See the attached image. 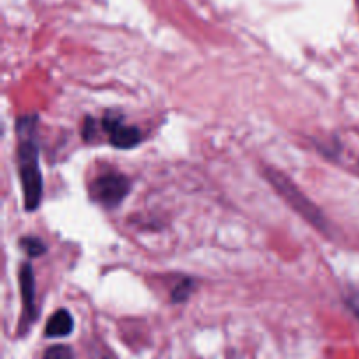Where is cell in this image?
Returning <instances> with one entry per match:
<instances>
[{
	"label": "cell",
	"instance_id": "3",
	"mask_svg": "<svg viewBox=\"0 0 359 359\" xmlns=\"http://www.w3.org/2000/svg\"><path fill=\"white\" fill-rule=\"evenodd\" d=\"M130 191V181L118 172H107L95 177L90 184V195L100 205L112 209L125 200Z\"/></svg>",
	"mask_w": 359,
	"mask_h": 359
},
{
	"label": "cell",
	"instance_id": "6",
	"mask_svg": "<svg viewBox=\"0 0 359 359\" xmlns=\"http://www.w3.org/2000/svg\"><path fill=\"white\" fill-rule=\"evenodd\" d=\"M72 330V316H70V312L65 311V309H60V311H56L55 314L48 319V325H46V337H48V339H60V337L70 335Z\"/></svg>",
	"mask_w": 359,
	"mask_h": 359
},
{
	"label": "cell",
	"instance_id": "1",
	"mask_svg": "<svg viewBox=\"0 0 359 359\" xmlns=\"http://www.w3.org/2000/svg\"><path fill=\"white\" fill-rule=\"evenodd\" d=\"M34 119H20L18 123V172L23 189L25 209L28 212L37 210L42 200V172L39 167V146L35 140Z\"/></svg>",
	"mask_w": 359,
	"mask_h": 359
},
{
	"label": "cell",
	"instance_id": "10",
	"mask_svg": "<svg viewBox=\"0 0 359 359\" xmlns=\"http://www.w3.org/2000/svg\"><path fill=\"white\" fill-rule=\"evenodd\" d=\"M347 304H349L351 311H353L354 314H356L359 318V286L351 290L349 297H347Z\"/></svg>",
	"mask_w": 359,
	"mask_h": 359
},
{
	"label": "cell",
	"instance_id": "4",
	"mask_svg": "<svg viewBox=\"0 0 359 359\" xmlns=\"http://www.w3.org/2000/svg\"><path fill=\"white\" fill-rule=\"evenodd\" d=\"M100 123L105 132H107L109 142L114 147H118V149H132L142 139V135H140V132L135 126L123 125L114 116H107Z\"/></svg>",
	"mask_w": 359,
	"mask_h": 359
},
{
	"label": "cell",
	"instance_id": "9",
	"mask_svg": "<svg viewBox=\"0 0 359 359\" xmlns=\"http://www.w3.org/2000/svg\"><path fill=\"white\" fill-rule=\"evenodd\" d=\"M42 359H72V349L67 346H53L46 351Z\"/></svg>",
	"mask_w": 359,
	"mask_h": 359
},
{
	"label": "cell",
	"instance_id": "7",
	"mask_svg": "<svg viewBox=\"0 0 359 359\" xmlns=\"http://www.w3.org/2000/svg\"><path fill=\"white\" fill-rule=\"evenodd\" d=\"M20 245H21V248H23V251L27 252V255L30 256V258H37V256L44 255V252H46L44 242L39 241V238H35V237L21 238Z\"/></svg>",
	"mask_w": 359,
	"mask_h": 359
},
{
	"label": "cell",
	"instance_id": "5",
	"mask_svg": "<svg viewBox=\"0 0 359 359\" xmlns=\"http://www.w3.org/2000/svg\"><path fill=\"white\" fill-rule=\"evenodd\" d=\"M20 287L21 300H23V321L34 323L37 318V309H35V279L34 270L30 263H23L20 269Z\"/></svg>",
	"mask_w": 359,
	"mask_h": 359
},
{
	"label": "cell",
	"instance_id": "8",
	"mask_svg": "<svg viewBox=\"0 0 359 359\" xmlns=\"http://www.w3.org/2000/svg\"><path fill=\"white\" fill-rule=\"evenodd\" d=\"M195 283L191 279H182L177 286L174 287V293H172V300L174 302H184L186 298L191 294Z\"/></svg>",
	"mask_w": 359,
	"mask_h": 359
},
{
	"label": "cell",
	"instance_id": "2",
	"mask_svg": "<svg viewBox=\"0 0 359 359\" xmlns=\"http://www.w3.org/2000/svg\"><path fill=\"white\" fill-rule=\"evenodd\" d=\"M265 175L270 181V184L279 191V195L283 196V198L286 200V202L290 203V205L293 207V209L297 210L305 221H307V223L314 224V226L319 228V230H325L326 221H325V216L321 214V210H319L318 207H316L314 203H312L311 200H309L307 196H305L304 193H302L300 189H298L297 186H294L293 182L283 174V172L269 167L265 170Z\"/></svg>",
	"mask_w": 359,
	"mask_h": 359
}]
</instances>
